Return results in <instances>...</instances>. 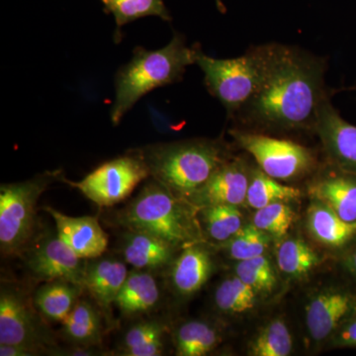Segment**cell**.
I'll return each mask as SVG.
<instances>
[{"label": "cell", "instance_id": "30bf717a", "mask_svg": "<svg viewBox=\"0 0 356 356\" xmlns=\"http://www.w3.org/2000/svg\"><path fill=\"white\" fill-rule=\"evenodd\" d=\"M26 266L40 280H64L83 287L88 264L74 254L56 233H48L26 250Z\"/></svg>", "mask_w": 356, "mask_h": 356}, {"label": "cell", "instance_id": "8fae6325", "mask_svg": "<svg viewBox=\"0 0 356 356\" xmlns=\"http://www.w3.org/2000/svg\"><path fill=\"white\" fill-rule=\"evenodd\" d=\"M314 130L332 168L356 177V126L341 116L332 106L330 96L318 108Z\"/></svg>", "mask_w": 356, "mask_h": 356}, {"label": "cell", "instance_id": "1f68e13d", "mask_svg": "<svg viewBox=\"0 0 356 356\" xmlns=\"http://www.w3.org/2000/svg\"><path fill=\"white\" fill-rule=\"evenodd\" d=\"M268 236L254 224L241 229L235 236L225 243L231 259L238 261L261 257L268 245Z\"/></svg>", "mask_w": 356, "mask_h": 356}, {"label": "cell", "instance_id": "484cf974", "mask_svg": "<svg viewBox=\"0 0 356 356\" xmlns=\"http://www.w3.org/2000/svg\"><path fill=\"white\" fill-rule=\"evenodd\" d=\"M200 210L206 233L215 242H228L243 229L242 213L235 205L220 204L206 206Z\"/></svg>", "mask_w": 356, "mask_h": 356}, {"label": "cell", "instance_id": "ffe728a7", "mask_svg": "<svg viewBox=\"0 0 356 356\" xmlns=\"http://www.w3.org/2000/svg\"><path fill=\"white\" fill-rule=\"evenodd\" d=\"M83 289L69 281H49L35 292L33 304L47 320L63 323L76 306Z\"/></svg>", "mask_w": 356, "mask_h": 356}, {"label": "cell", "instance_id": "52a82bcc", "mask_svg": "<svg viewBox=\"0 0 356 356\" xmlns=\"http://www.w3.org/2000/svg\"><path fill=\"white\" fill-rule=\"evenodd\" d=\"M149 177V166L142 152L137 151L106 161L81 181H70L65 178L64 181L98 206L109 207L127 199Z\"/></svg>", "mask_w": 356, "mask_h": 356}, {"label": "cell", "instance_id": "e0dca14e", "mask_svg": "<svg viewBox=\"0 0 356 356\" xmlns=\"http://www.w3.org/2000/svg\"><path fill=\"white\" fill-rule=\"evenodd\" d=\"M314 200L324 204L348 222H356V177L334 168L309 187Z\"/></svg>", "mask_w": 356, "mask_h": 356}, {"label": "cell", "instance_id": "5bb4252c", "mask_svg": "<svg viewBox=\"0 0 356 356\" xmlns=\"http://www.w3.org/2000/svg\"><path fill=\"white\" fill-rule=\"evenodd\" d=\"M55 220L58 236L76 255L83 259L102 257L108 247V236L95 217H72L46 207Z\"/></svg>", "mask_w": 356, "mask_h": 356}, {"label": "cell", "instance_id": "2e32d148", "mask_svg": "<svg viewBox=\"0 0 356 356\" xmlns=\"http://www.w3.org/2000/svg\"><path fill=\"white\" fill-rule=\"evenodd\" d=\"M177 248L159 236L137 229H127L121 240L124 259L140 270H156L168 266Z\"/></svg>", "mask_w": 356, "mask_h": 356}, {"label": "cell", "instance_id": "4fadbf2b", "mask_svg": "<svg viewBox=\"0 0 356 356\" xmlns=\"http://www.w3.org/2000/svg\"><path fill=\"white\" fill-rule=\"evenodd\" d=\"M356 313V295L348 290H327L307 306L306 323L312 339L324 341Z\"/></svg>", "mask_w": 356, "mask_h": 356}, {"label": "cell", "instance_id": "6da1fadb", "mask_svg": "<svg viewBox=\"0 0 356 356\" xmlns=\"http://www.w3.org/2000/svg\"><path fill=\"white\" fill-rule=\"evenodd\" d=\"M259 49L261 83L236 116L266 130L314 129L318 108L329 96L324 60L286 44H264Z\"/></svg>", "mask_w": 356, "mask_h": 356}, {"label": "cell", "instance_id": "277c9868", "mask_svg": "<svg viewBox=\"0 0 356 356\" xmlns=\"http://www.w3.org/2000/svg\"><path fill=\"white\" fill-rule=\"evenodd\" d=\"M192 210L188 201L154 179L122 209L118 220L126 229L146 232L175 248H185L200 238Z\"/></svg>", "mask_w": 356, "mask_h": 356}, {"label": "cell", "instance_id": "3957f363", "mask_svg": "<svg viewBox=\"0 0 356 356\" xmlns=\"http://www.w3.org/2000/svg\"><path fill=\"white\" fill-rule=\"evenodd\" d=\"M140 151L151 177L186 201L228 161L218 140H184L154 145Z\"/></svg>", "mask_w": 356, "mask_h": 356}, {"label": "cell", "instance_id": "7402d4cb", "mask_svg": "<svg viewBox=\"0 0 356 356\" xmlns=\"http://www.w3.org/2000/svg\"><path fill=\"white\" fill-rule=\"evenodd\" d=\"M62 325L63 334L67 341L76 346L88 348L102 343V314L86 300L77 301Z\"/></svg>", "mask_w": 356, "mask_h": 356}, {"label": "cell", "instance_id": "4dcf8cb0", "mask_svg": "<svg viewBox=\"0 0 356 356\" xmlns=\"http://www.w3.org/2000/svg\"><path fill=\"white\" fill-rule=\"evenodd\" d=\"M236 275L252 287L257 294L273 292L276 285L275 273L270 261L264 254L238 261L236 267Z\"/></svg>", "mask_w": 356, "mask_h": 356}, {"label": "cell", "instance_id": "ba28073f", "mask_svg": "<svg viewBox=\"0 0 356 356\" xmlns=\"http://www.w3.org/2000/svg\"><path fill=\"white\" fill-rule=\"evenodd\" d=\"M229 134L238 146L254 156L262 172L274 179H299L315 168L313 152L292 140L238 129Z\"/></svg>", "mask_w": 356, "mask_h": 356}, {"label": "cell", "instance_id": "ac0fdd59", "mask_svg": "<svg viewBox=\"0 0 356 356\" xmlns=\"http://www.w3.org/2000/svg\"><path fill=\"white\" fill-rule=\"evenodd\" d=\"M212 270V257L205 248L196 243L185 247L172 264L170 281L173 289L182 296H191L205 285Z\"/></svg>", "mask_w": 356, "mask_h": 356}, {"label": "cell", "instance_id": "5b68a950", "mask_svg": "<svg viewBox=\"0 0 356 356\" xmlns=\"http://www.w3.org/2000/svg\"><path fill=\"white\" fill-rule=\"evenodd\" d=\"M64 179L62 170L47 172L26 181L0 187V248L3 255L26 252L34 236L36 206L40 196L56 180Z\"/></svg>", "mask_w": 356, "mask_h": 356}, {"label": "cell", "instance_id": "7c38bea8", "mask_svg": "<svg viewBox=\"0 0 356 356\" xmlns=\"http://www.w3.org/2000/svg\"><path fill=\"white\" fill-rule=\"evenodd\" d=\"M250 175L241 159L228 161L187 201L197 208L220 204L241 205L247 200Z\"/></svg>", "mask_w": 356, "mask_h": 356}, {"label": "cell", "instance_id": "83f0119b", "mask_svg": "<svg viewBox=\"0 0 356 356\" xmlns=\"http://www.w3.org/2000/svg\"><path fill=\"white\" fill-rule=\"evenodd\" d=\"M257 293L238 276L222 281L215 292V305L229 315H238L252 311L257 303Z\"/></svg>", "mask_w": 356, "mask_h": 356}, {"label": "cell", "instance_id": "d4e9b609", "mask_svg": "<svg viewBox=\"0 0 356 356\" xmlns=\"http://www.w3.org/2000/svg\"><path fill=\"white\" fill-rule=\"evenodd\" d=\"M300 196L301 191L299 189L281 184L261 170H255L250 175L245 202L254 209L259 210L269 204L296 200Z\"/></svg>", "mask_w": 356, "mask_h": 356}, {"label": "cell", "instance_id": "cb8c5ba5", "mask_svg": "<svg viewBox=\"0 0 356 356\" xmlns=\"http://www.w3.org/2000/svg\"><path fill=\"white\" fill-rule=\"evenodd\" d=\"M175 346L180 356H202L220 343L217 330L202 321H189L175 330Z\"/></svg>", "mask_w": 356, "mask_h": 356}, {"label": "cell", "instance_id": "9c48e42d", "mask_svg": "<svg viewBox=\"0 0 356 356\" xmlns=\"http://www.w3.org/2000/svg\"><path fill=\"white\" fill-rule=\"evenodd\" d=\"M36 307L13 287L0 292V344H19L43 353L51 351L53 337L40 321Z\"/></svg>", "mask_w": 356, "mask_h": 356}, {"label": "cell", "instance_id": "e575fe53", "mask_svg": "<svg viewBox=\"0 0 356 356\" xmlns=\"http://www.w3.org/2000/svg\"><path fill=\"white\" fill-rule=\"evenodd\" d=\"M41 353L28 346L19 344H0V355L1 356H35Z\"/></svg>", "mask_w": 356, "mask_h": 356}, {"label": "cell", "instance_id": "44dd1931", "mask_svg": "<svg viewBox=\"0 0 356 356\" xmlns=\"http://www.w3.org/2000/svg\"><path fill=\"white\" fill-rule=\"evenodd\" d=\"M308 228L318 243L332 248L343 247L356 236V222L343 221L318 201L309 208Z\"/></svg>", "mask_w": 356, "mask_h": 356}, {"label": "cell", "instance_id": "d6a6232c", "mask_svg": "<svg viewBox=\"0 0 356 356\" xmlns=\"http://www.w3.org/2000/svg\"><path fill=\"white\" fill-rule=\"evenodd\" d=\"M294 219V212L289 206L284 202H275L257 210L254 225L264 233L281 238L286 235Z\"/></svg>", "mask_w": 356, "mask_h": 356}, {"label": "cell", "instance_id": "d590c367", "mask_svg": "<svg viewBox=\"0 0 356 356\" xmlns=\"http://www.w3.org/2000/svg\"><path fill=\"white\" fill-rule=\"evenodd\" d=\"M344 266L356 277V245L346 254L344 259Z\"/></svg>", "mask_w": 356, "mask_h": 356}, {"label": "cell", "instance_id": "9a60e30c", "mask_svg": "<svg viewBox=\"0 0 356 356\" xmlns=\"http://www.w3.org/2000/svg\"><path fill=\"white\" fill-rule=\"evenodd\" d=\"M128 274L127 266L118 259H96L86 266L83 288L88 290L105 317L111 316L112 306Z\"/></svg>", "mask_w": 356, "mask_h": 356}, {"label": "cell", "instance_id": "f1b7e54d", "mask_svg": "<svg viewBox=\"0 0 356 356\" xmlns=\"http://www.w3.org/2000/svg\"><path fill=\"white\" fill-rule=\"evenodd\" d=\"M117 24L116 36L123 26L147 16H158L163 20L172 19L163 0H102Z\"/></svg>", "mask_w": 356, "mask_h": 356}, {"label": "cell", "instance_id": "7a4b0ae2", "mask_svg": "<svg viewBox=\"0 0 356 356\" xmlns=\"http://www.w3.org/2000/svg\"><path fill=\"white\" fill-rule=\"evenodd\" d=\"M200 51L197 44L187 47L180 34H175L172 41L159 50L136 49L132 60L122 67L115 77L112 123L118 125L149 91L181 81L187 67L197 62Z\"/></svg>", "mask_w": 356, "mask_h": 356}, {"label": "cell", "instance_id": "8d00e7d4", "mask_svg": "<svg viewBox=\"0 0 356 356\" xmlns=\"http://www.w3.org/2000/svg\"><path fill=\"white\" fill-rule=\"evenodd\" d=\"M215 1H216L218 9H219L221 13H225V11H226V7L222 3L221 0H215Z\"/></svg>", "mask_w": 356, "mask_h": 356}, {"label": "cell", "instance_id": "f546056e", "mask_svg": "<svg viewBox=\"0 0 356 356\" xmlns=\"http://www.w3.org/2000/svg\"><path fill=\"white\" fill-rule=\"evenodd\" d=\"M292 336L284 321L275 318L264 325L250 343V355L287 356L291 353Z\"/></svg>", "mask_w": 356, "mask_h": 356}, {"label": "cell", "instance_id": "8992f818", "mask_svg": "<svg viewBox=\"0 0 356 356\" xmlns=\"http://www.w3.org/2000/svg\"><path fill=\"white\" fill-rule=\"evenodd\" d=\"M196 65L204 72L208 91L232 116L248 104L261 83L262 62L259 47L235 58H211L201 51Z\"/></svg>", "mask_w": 356, "mask_h": 356}, {"label": "cell", "instance_id": "603a6c76", "mask_svg": "<svg viewBox=\"0 0 356 356\" xmlns=\"http://www.w3.org/2000/svg\"><path fill=\"white\" fill-rule=\"evenodd\" d=\"M165 325L147 320L132 325L124 336L119 355L124 356H159L165 348Z\"/></svg>", "mask_w": 356, "mask_h": 356}, {"label": "cell", "instance_id": "836d02e7", "mask_svg": "<svg viewBox=\"0 0 356 356\" xmlns=\"http://www.w3.org/2000/svg\"><path fill=\"white\" fill-rule=\"evenodd\" d=\"M337 343L341 346H356V313L344 323L337 337Z\"/></svg>", "mask_w": 356, "mask_h": 356}, {"label": "cell", "instance_id": "4316f807", "mask_svg": "<svg viewBox=\"0 0 356 356\" xmlns=\"http://www.w3.org/2000/svg\"><path fill=\"white\" fill-rule=\"evenodd\" d=\"M276 259L281 273L292 277L306 275L320 264L313 248L299 238H288L281 243Z\"/></svg>", "mask_w": 356, "mask_h": 356}, {"label": "cell", "instance_id": "d6986e66", "mask_svg": "<svg viewBox=\"0 0 356 356\" xmlns=\"http://www.w3.org/2000/svg\"><path fill=\"white\" fill-rule=\"evenodd\" d=\"M158 281L147 271L136 269L128 274L114 305L127 317L142 315L153 310L159 303Z\"/></svg>", "mask_w": 356, "mask_h": 356}]
</instances>
